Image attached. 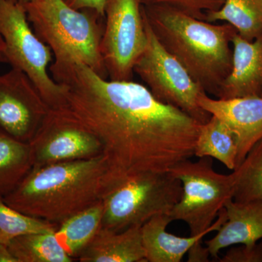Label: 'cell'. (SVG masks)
I'll use <instances>...</instances> for the list:
<instances>
[{
  "instance_id": "4fadbf2b",
  "label": "cell",
  "mask_w": 262,
  "mask_h": 262,
  "mask_svg": "<svg viewBox=\"0 0 262 262\" xmlns=\"http://www.w3.org/2000/svg\"><path fill=\"white\" fill-rule=\"evenodd\" d=\"M232 70L217 91L218 99L260 96L262 91V34L248 41L235 32L231 39Z\"/></svg>"
},
{
  "instance_id": "ba28073f",
  "label": "cell",
  "mask_w": 262,
  "mask_h": 262,
  "mask_svg": "<svg viewBox=\"0 0 262 262\" xmlns=\"http://www.w3.org/2000/svg\"><path fill=\"white\" fill-rule=\"evenodd\" d=\"M143 15L147 45L136 62L134 73L140 77L157 99L175 106L201 123H205L211 115L201 107L199 98L206 93L193 80L180 62L162 46L144 12Z\"/></svg>"
},
{
  "instance_id": "e0dca14e",
  "label": "cell",
  "mask_w": 262,
  "mask_h": 262,
  "mask_svg": "<svg viewBox=\"0 0 262 262\" xmlns=\"http://www.w3.org/2000/svg\"><path fill=\"white\" fill-rule=\"evenodd\" d=\"M103 213V200L72 215L57 229L58 242L72 258L79 255L101 228Z\"/></svg>"
},
{
  "instance_id": "5b68a950",
  "label": "cell",
  "mask_w": 262,
  "mask_h": 262,
  "mask_svg": "<svg viewBox=\"0 0 262 262\" xmlns=\"http://www.w3.org/2000/svg\"><path fill=\"white\" fill-rule=\"evenodd\" d=\"M169 172L183 188L180 200L169 214L172 220L185 222L190 235L219 230L227 220L225 204L233 199V173H217L211 158L185 160Z\"/></svg>"
},
{
  "instance_id": "7a4b0ae2",
  "label": "cell",
  "mask_w": 262,
  "mask_h": 262,
  "mask_svg": "<svg viewBox=\"0 0 262 262\" xmlns=\"http://www.w3.org/2000/svg\"><path fill=\"white\" fill-rule=\"evenodd\" d=\"M110 187L107 162L101 154L33 167L3 200L24 214L55 223L101 201Z\"/></svg>"
},
{
  "instance_id": "ac0fdd59",
  "label": "cell",
  "mask_w": 262,
  "mask_h": 262,
  "mask_svg": "<svg viewBox=\"0 0 262 262\" xmlns=\"http://www.w3.org/2000/svg\"><path fill=\"white\" fill-rule=\"evenodd\" d=\"M33 166L31 144L16 140L0 130V198L13 191Z\"/></svg>"
},
{
  "instance_id": "ffe728a7",
  "label": "cell",
  "mask_w": 262,
  "mask_h": 262,
  "mask_svg": "<svg viewBox=\"0 0 262 262\" xmlns=\"http://www.w3.org/2000/svg\"><path fill=\"white\" fill-rule=\"evenodd\" d=\"M206 21H226L248 41L262 34V0H224L220 9L206 13Z\"/></svg>"
},
{
  "instance_id": "7c38bea8",
  "label": "cell",
  "mask_w": 262,
  "mask_h": 262,
  "mask_svg": "<svg viewBox=\"0 0 262 262\" xmlns=\"http://www.w3.org/2000/svg\"><path fill=\"white\" fill-rule=\"evenodd\" d=\"M199 104L207 113L223 122L233 134L237 141L238 167L248 151L262 139V97L222 100L204 94L199 98Z\"/></svg>"
},
{
  "instance_id": "277c9868",
  "label": "cell",
  "mask_w": 262,
  "mask_h": 262,
  "mask_svg": "<svg viewBox=\"0 0 262 262\" xmlns=\"http://www.w3.org/2000/svg\"><path fill=\"white\" fill-rule=\"evenodd\" d=\"M22 5L33 31L53 53L51 65H84L108 79L100 48L104 16L75 9L65 0H29Z\"/></svg>"
},
{
  "instance_id": "5bb4252c",
  "label": "cell",
  "mask_w": 262,
  "mask_h": 262,
  "mask_svg": "<svg viewBox=\"0 0 262 262\" xmlns=\"http://www.w3.org/2000/svg\"><path fill=\"white\" fill-rule=\"evenodd\" d=\"M225 209L227 220L214 237L205 241L214 258H218L221 250L226 248L256 244L262 239V201L238 203L229 200Z\"/></svg>"
},
{
  "instance_id": "44dd1931",
  "label": "cell",
  "mask_w": 262,
  "mask_h": 262,
  "mask_svg": "<svg viewBox=\"0 0 262 262\" xmlns=\"http://www.w3.org/2000/svg\"><path fill=\"white\" fill-rule=\"evenodd\" d=\"M18 262H72L58 242L55 232L23 234L8 244Z\"/></svg>"
},
{
  "instance_id": "603a6c76",
  "label": "cell",
  "mask_w": 262,
  "mask_h": 262,
  "mask_svg": "<svg viewBox=\"0 0 262 262\" xmlns=\"http://www.w3.org/2000/svg\"><path fill=\"white\" fill-rule=\"evenodd\" d=\"M54 225L20 213L0 198V243L8 246L10 241L23 234L55 232Z\"/></svg>"
},
{
  "instance_id": "3957f363",
  "label": "cell",
  "mask_w": 262,
  "mask_h": 262,
  "mask_svg": "<svg viewBox=\"0 0 262 262\" xmlns=\"http://www.w3.org/2000/svg\"><path fill=\"white\" fill-rule=\"evenodd\" d=\"M143 12L165 49L206 94L215 96L232 70L234 27L227 23L213 24L165 7L143 5Z\"/></svg>"
},
{
  "instance_id": "30bf717a",
  "label": "cell",
  "mask_w": 262,
  "mask_h": 262,
  "mask_svg": "<svg viewBox=\"0 0 262 262\" xmlns=\"http://www.w3.org/2000/svg\"><path fill=\"white\" fill-rule=\"evenodd\" d=\"M50 108L24 72L11 68L0 75V130L29 143L42 126Z\"/></svg>"
},
{
  "instance_id": "cb8c5ba5",
  "label": "cell",
  "mask_w": 262,
  "mask_h": 262,
  "mask_svg": "<svg viewBox=\"0 0 262 262\" xmlns=\"http://www.w3.org/2000/svg\"><path fill=\"white\" fill-rule=\"evenodd\" d=\"M144 6H162L177 10L200 20L206 13L222 8L224 0H141Z\"/></svg>"
},
{
  "instance_id": "8992f818",
  "label": "cell",
  "mask_w": 262,
  "mask_h": 262,
  "mask_svg": "<svg viewBox=\"0 0 262 262\" xmlns=\"http://www.w3.org/2000/svg\"><path fill=\"white\" fill-rule=\"evenodd\" d=\"M182 184L170 173H141L114 184L103 198L101 228L120 232L142 226L157 215L170 214L182 194Z\"/></svg>"
},
{
  "instance_id": "9a60e30c",
  "label": "cell",
  "mask_w": 262,
  "mask_h": 262,
  "mask_svg": "<svg viewBox=\"0 0 262 262\" xmlns=\"http://www.w3.org/2000/svg\"><path fill=\"white\" fill-rule=\"evenodd\" d=\"M78 258L82 262H147L141 226L120 232L101 227Z\"/></svg>"
},
{
  "instance_id": "d6986e66",
  "label": "cell",
  "mask_w": 262,
  "mask_h": 262,
  "mask_svg": "<svg viewBox=\"0 0 262 262\" xmlns=\"http://www.w3.org/2000/svg\"><path fill=\"white\" fill-rule=\"evenodd\" d=\"M194 156L211 158L229 170L237 168V145L230 130L217 117L211 116L202 124L196 138Z\"/></svg>"
},
{
  "instance_id": "83f0119b",
  "label": "cell",
  "mask_w": 262,
  "mask_h": 262,
  "mask_svg": "<svg viewBox=\"0 0 262 262\" xmlns=\"http://www.w3.org/2000/svg\"><path fill=\"white\" fill-rule=\"evenodd\" d=\"M0 262H18L6 245L0 243Z\"/></svg>"
},
{
  "instance_id": "52a82bcc",
  "label": "cell",
  "mask_w": 262,
  "mask_h": 262,
  "mask_svg": "<svg viewBox=\"0 0 262 262\" xmlns=\"http://www.w3.org/2000/svg\"><path fill=\"white\" fill-rule=\"evenodd\" d=\"M0 37L4 42L0 61L24 72L50 107L59 106L64 89L49 72L53 53L33 31L24 5L19 2L0 0Z\"/></svg>"
},
{
  "instance_id": "6da1fadb",
  "label": "cell",
  "mask_w": 262,
  "mask_h": 262,
  "mask_svg": "<svg viewBox=\"0 0 262 262\" xmlns=\"http://www.w3.org/2000/svg\"><path fill=\"white\" fill-rule=\"evenodd\" d=\"M64 89L59 106L100 141L110 187L141 173H163L194 156L202 123L161 102L144 84L103 78L86 66L50 67Z\"/></svg>"
},
{
  "instance_id": "9c48e42d",
  "label": "cell",
  "mask_w": 262,
  "mask_h": 262,
  "mask_svg": "<svg viewBox=\"0 0 262 262\" xmlns=\"http://www.w3.org/2000/svg\"><path fill=\"white\" fill-rule=\"evenodd\" d=\"M141 0H106L101 53L108 79L133 80L147 34Z\"/></svg>"
},
{
  "instance_id": "d4e9b609",
  "label": "cell",
  "mask_w": 262,
  "mask_h": 262,
  "mask_svg": "<svg viewBox=\"0 0 262 262\" xmlns=\"http://www.w3.org/2000/svg\"><path fill=\"white\" fill-rule=\"evenodd\" d=\"M220 262H262V239L253 244L230 246Z\"/></svg>"
},
{
  "instance_id": "8fae6325",
  "label": "cell",
  "mask_w": 262,
  "mask_h": 262,
  "mask_svg": "<svg viewBox=\"0 0 262 262\" xmlns=\"http://www.w3.org/2000/svg\"><path fill=\"white\" fill-rule=\"evenodd\" d=\"M29 144L34 156L33 167L87 159L102 153V145L94 134L53 108Z\"/></svg>"
},
{
  "instance_id": "1f68e13d",
  "label": "cell",
  "mask_w": 262,
  "mask_h": 262,
  "mask_svg": "<svg viewBox=\"0 0 262 262\" xmlns=\"http://www.w3.org/2000/svg\"><path fill=\"white\" fill-rule=\"evenodd\" d=\"M261 96V97H262V91H261V96Z\"/></svg>"
},
{
  "instance_id": "2e32d148",
  "label": "cell",
  "mask_w": 262,
  "mask_h": 262,
  "mask_svg": "<svg viewBox=\"0 0 262 262\" xmlns=\"http://www.w3.org/2000/svg\"><path fill=\"white\" fill-rule=\"evenodd\" d=\"M173 222L168 214L157 215L141 226L143 246L147 262H180L194 245L201 244L210 231L188 237L167 232Z\"/></svg>"
},
{
  "instance_id": "7402d4cb",
  "label": "cell",
  "mask_w": 262,
  "mask_h": 262,
  "mask_svg": "<svg viewBox=\"0 0 262 262\" xmlns=\"http://www.w3.org/2000/svg\"><path fill=\"white\" fill-rule=\"evenodd\" d=\"M232 173L233 201L238 203L262 201V139L248 151Z\"/></svg>"
},
{
  "instance_id": "f1b7e54d",
  "label": "cell",
  "mask_w": 262,
  "mask_h": 262,
  "mask_svg": "<svg viewBox=\"0 0 262 262\" xmlns=\"http://www.w3.org/2000/svg\"><path fill=\"white\" fill-rule=\"evenodd\" d=\"M3 47H4V42H3V39L0 37V51L3 50Z\"/></svg>"
},
{
  "instance_id": "484cf974",
  "label": "cell",
  "mask_w": 262,
  "mask_h": 262,
  "mask_svg": "<svg viewBox=\"0 0 262 262\" xmlns=\"http://www.w3.org/2000/svg\"><path fill=\"white\" fill-rule=\"evenodd\" d=\"M72 8L75 9H90L97 12L98 14L104 16V8L106 0H65Z\"/></svg>"
},
{
  "instance_id": "4dcf8cb0",
  "label": "cell",
  "mask_w": 262,
  "mask_h": 262,
  "mask_svg": "<svg viewBox=\"0 0 262 262\" xmlns=\"http://www.w3.org/2000/svg\"><path fill=\"white\" fill-rule=\"evenodd\" d=\"M8 1L14 2L15 3V2H18V0H8Z\"/></svg>"
},
{
  "instance_id": "f546056e",
  "label": "cell",
  "mask_w": 262,
  "mask_h": 262,
  "mask_svg": "<svg viewBox=\"0 0 262 262\" xmlns=\"http://www.w3.org/2000/svg\"><path fill=\"white\" fill-rule=\"evenodd\" d=\"M29 1V0H18L19 3H21V4H23V3H27V2Z\"/></svg>"
},
{
  "instance_id": "4316f807",
  "label": "cell",
  "mask_w": 262,
  "mask_h": 262,
  "mask_svg": "<svg viewBox=\"0 0 262 262\" xmlns=\"http://www.w3.org/2000/svg\"><path fill=\"white\" fill-rule=\"evenodd\" d=\"M211 256L208 248L203 246V243L194 245L188 252V261L189 262H206L209 261Z\"/></svg>"
}]
</instances>
